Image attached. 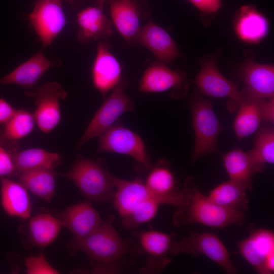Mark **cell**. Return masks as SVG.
Listing matches in <instances>:
<instances>
[{
  "label": "cell",
  "instance_id": "obj_15",
  "mask_svg": "<svg viewBox=\"0 0 274 274\" xmlns=\"http://www.w3.org/2000/svg\"><path fill=\"white\" fill-rule=\"evenodd\" d=\"M122 67L120 62L105 42L98 43L92 70L93 84L104 97L122 80Z\"/></svg>",
  "mask_w": 274,
  "mask_h": 274
},
{
  "label": "cell",
  "instance_id": "obj_11",
  "mask_svg": "<svg viewBox=\"0 0 274 274\" xmlns=\"http://www.w3.org/2000/svg\"><path fill=\"white\" fill-rule=\"evenodd\" d=\"M242 257L259 274L274 272V233L260 228L251 230L248 237L236 242Z\"/></svg>",
  "mask_w": 274,
  "mask_h": 274
},
{
  "label": "cell",
  "instance_id": "obj_40",
  "mask_svg": "<svg viewBox=\"0 0 274 274\" xmlns=\"http://www.w3.org/2000/svg\"><path fill=\"white\" fill-rule=\"evenodd\" d=\"M106 0H95L97 6L99 7L101 9H104V6Z\"/></svg>",
  "mask_w": 274,
  "mask_h": 274
},
{
  "label": "cell",
  "instance_id": "obj_16",
  "mask_svg": "<svg viewBox=\"0 0 274 274\" xmlns=\"http://www.w3.org/2000/svg\"><path fill=\"white\" fill-rule=\"evenodd\" d=\"M134 44L146 47L163 63H170L180 55L178 47L170 35L152 20L141 26Z\"/></svg>",
  "mask_w": 274,
  "mask_h": 274
},
{
  "label": "cell",
  "instance_id": "obj_18",
  "mask_svg": "<svg viewBox=\"0 0 274 274\" xmlns=\"http://www.w3.org/2000/svg\"><path fill=\"white\" fill-rule=\"evenodd\" d=\"M115 193L112 203L120 216L122 218L130 213L142 202L149 199H157L162 204L163 201L151 192L139 177L132 181L123 180L113 176Z\"/></svg>",
  "mask_w": 274,
  "mask_h": 274
},
{
  "label": "cell",
  "instance_id": "obj_1",
  "mask_svg": "<svg viewBox=\"0 0 274 274\" xmlns=\"http://www.w3.org/2000/svg\"><path fill=\"white\" fill-rule=\"evenodd\" d=\"M115 217L109 215L102 224L88 236L71 241L72 255L85 253L91 262L93 273H120L133 266L140 256L134 239H123L113 226Z\"/></svg>",
  "mask_w": 274,
  "mask_h": 274
},
{
  "label": "cell",
  "instance_id": "obj_2",
  "mask_svg": "<svg viewBox=\"0 0 274 274\" xmlns=\"http://www.w3.org/2000/svg\"><path fill=\"white\" fill-rule=\"evenodd\" d=\"M183 186L187 199L173 215V223L176 227L200 224L223 229L231 225L239 227L245 224L246 215L244 212L224 208L212 201L200 191L193 177L187 178Z\"/></svg>",
  "mask_w": 274,
  "mask_h": 274
},
{
  "label": "cell",
  "instance_id": "obj_5",
  "mask_svg": "<svg viewBox=\"0 0 274 274\" xmlns=\"http://www.w3.org/2000/svg\"><path fill=\"white\" fill-rule=\"evenodd\" d=\"M190 109L195 136L191 155L194 163L205 155L219 152L217 139L223 126L210 100L195 96L190 102Z\"/></svg>",
  "mask_w": 274,
  "mask_h": 274
},
{
  "label": "cell",
  "instance_id": "obj_8",
  "mask_svg": "<svg viewBox=\"0 0 274 274\" xmlns=\"http://www.w3.org/2000/svg\"><path fill=\"white\" fill-rule=\"evenodd\" d=\"M188 89L186 73L180 70H172L161 62L152 63L146 69L139 85L141 92H168L174 99L185 96Z\"/></svg>",
  "mask_w": 274,
  "mask_h": 274
},
{
  "label": "cell",
  "instance_id": "obj_17",
  "mask_svg": "<svg viewBox=\"0 0 274 274\" xmlns=\"http://www.w3.org/2000/svg\"><path fill=\"white\" fill-rule=\"evenodd\" d=\"M62 226L82 239L95 231L103 222L98 212L89 201L81 202L66 207L56 216Z\"/></svg>",
  "mask_w": 274,
  "mask_h": 274
},
{
  "label": "cell",
  "instance_id": "obj_6",
  "mask_svg": "<svg viewBox=\"0 0 274 274\" xmlns=\"http://www.w3.org/2000/svg\"><path fill=\"white\" fill-rule=\"evenodd\" d=\"M98 136L97 153L126 155L133 158L146 169L153 166L142 138L126 127L120 119Z\"/></svg>",
  "mask_w": 274,
  "mask_h": 274
},
{
  "label": "cell",
  "instance_id": "obj_10",
  "mask_svg": "<svg viewBox=\"0 0 274 274\" xmlns=\"http://www.w3.org/2000/svg\"><path fill=\"white\" fill-rule=\"evenodd\" d=\"M180 253L193 256L203 254L223 268L227 273L236 274L238 270L230 258L224 244L215 234L211 232H188L177 243Z\"/></svg>",
  "mask_w": 274,
  "mask_h": 274
},
{
  "label": "cell",
  "instance_id": "obj_27",
  "mask_svg": "<svg viewBox=\"0 0 274 274\" xmlns=\"http://www.w3.org/2000/svg\"><path fill=\"white\" fill-rule=\"evenodd\" d=\"M16 174L39 169H55L62 162V156L40 148L27 149L13 154Z\"/></svg>",
  "mask_w": 274,
  "mask_h": 274
},
{
  "label": "cell",
  "instance_id": "obj_22",
  "mask_svg": "<svg viewBox=\"0 0 274 274\" xmlns=\"http://www.w3.org/2000/svg\"><path fill=\"white\" fill-rule=\"evenodd\" d=\"M224 167L229 180L245 188L248 191L252 189V179L256 173L264 171L257 165L249 151L235 148L223 155Z\"/></svg>",
  "mask_w": 274,
  "mask_h": 274
},
{
  "label": "cell",
  "instance_id": "obj_28",
  "mask_svg": "<svg viewBox=\"0 0 274 274\" xmlns=\"http://www.w3.org/2000/svg\"><path fill=\"white\" fill-rule=\"evenodd\" d=\"M63 227L60 220L49 213H41L31 217L28 222L27 231L31 244L39 248L51 244Z\"/></svg>",
  "mask_w": 274,
  "mask_h": 274
},
{
  "label": "cell",
  "instance_id": "obj_39",
  "mask_svg": "<svg viewBox=\"0 0 274 274\" xmlns=\"http://www.w3.org/2000/svg\"><path fill=\"white\" fill-rule=\"evenodd\" d=\"M61 2H65L73 7H75L77 4V0H59Z\"/></svg>",
  "mask_w": 274,
  "mask_h": 274
},
{
  "label": "cell",
  "instance_id": "obj_14",
  "mask_svg": "<svg viewBox=\"0 0 274 274\" xmlns=\"http://www.w3.org/2000/svg\"><path fill=\"white\" fill-rule=\"evenodd\" d=\"M144 183L148 189L161 198L164 204L178 209L186 203V190L184 187L179 189L175 175L165 159H160L149 169Z\"/></svg>",
  "mask_w": 274,
  "mask_h": 274
},
{
  "label": "cell",
  "instance_id": "obj_13",
  "mask_svg": "<svg viewBox=\"0 0 274 274\" xmlns=\"http://www.w3.org/2000/svg\"><path fill=\"white\" fill-rule=\"evenodd\" d=\"M194 83L201 93L212 98H229L237 105L239 97L238 86L220 72L215 58L203 59Z\"/></svg>",
  "mask_w": 274,
  "mask_h": 274
},
{
  "label": "cell",
  "instance_id": "obj_3",
  "mask_svg": "<svg viewBox=\"0 0 274 274\" xmlns=\"http://www.w3.org/2000/svg\"><path fill=\"white\" fill-rule=\"evenodd\" d=\"M60 175L71 181L89 200L98 204L112 203L115 193L113 175L104 159L94 160L79 155L70 169Z\"/></svg>",
  "mask_w": 274,
  "mask_h": 274
},
{
  "label": "cell",
  "instance_id": "obj_21",
  "mask_svg": "<svg viewBox=\"0 0 274 274\" xmlns=\"http://www.w3.org/2000/svg\"><path fill=\"white\" fill-rule=\"evenodd\" d=\"M98 6L88 7L77 14L78 41L83 44L107 39L113 33L112 21Z\"/></svg>",
  "mask_w": 274,
  "mask_h": 274
},
{
  "label": "cell",
  "instance_id": "obj_30",
  "mask_svg": "<svg viewBox=\"0 0 274 274\" xmlns=\"http://www.w3.org/2000/svg\"><path fill=\"white\" fill-rule=\"evenodd\" d=\"M19 182L27 190L48 203L54 196L57 174L54 169H39L20 174Z\"/></svg>",
  "mask_w": 274,
  "mask_h": 274
},
{
  "label": "cell",
  "instance_id": "obj_32",
  "mask_svg": "<svg viewBox=\"0 0 274 274\" xmlns=\"http://www.w3.org/2000/svg\"><path fill=\"white\" fill-rule=\"evenodd\" d=\"M256 163L265 169L266 163L274 162V129L272 126L261 127L254 140L253 148L249 150Z\"/></svg>",
  "mask_w": 274,
  "mask_h": 274
},
{
  "label": "cell",
  "instance_id": "obj_23",
  "mask_svg": "<svg viewBox=\"0 0 274 274\" xmlns=\"http://www.w3.org/2000/svg\"><path fill=\"white\" fill-rule=\"evenodd\" d=\"M110 13L112 24L129 44L134 43L141 27L140 13L132 0H110Z\"/></svg>",
  "mask_w": 274,
  "mask_h": 274
},
{
  "label": "cell",
  "instance_id": "obj_4",
  "mask_svg": "<svg viewBox=\"0 0 274 274\" xmlns=\"http://www.w3.org/2000/svg\"><path fill=\"white\" fill-rule=\"evenodd\" d=\"M138 246L140 256L146 257L145 265L139 272L155 274L161 272L172 261V256L178 255L176 234L159 231L139 230L131 231Z\"/></svg>",
  "mask_w": 274,
  "mask_h": 274
},
{
  "label": "cell",
  "instance_id": "obj_38",
  "mask_svg": "<svg viewBox=\"0 0 274 274\" xmlns=\"http://www.w3.org/2000/svg\"><path fill=\"white\" fill-rule=\"evenodd\" d=\"M16 110L6 100L0 98V124H5L8 121Z\"/></svg>",
  "mask_w": 274,
  "mask_h": 274
},
{
  "label": "cell",
  "instance_id": "obj_36",
  "mask_svg": "<svg viewBox=\"0 0 274 274\" xmlns=\"http://www.w3.org/2000/svg\"><path fill=\"white\" fill-rule=\"evenodd\" d=\"M202 13L212 14L217 13L222 6L221 0H187Z\"/></svg>",
  "mask_w": 274,
  "mask_h": 274
},
{
  "label": "cell",
  "instance_id": "obj_25",
  "mask_svg": "<svg viewBox=\"0 0 274 274\" xmlns=\"http://www.w3.org/2000/svg\"><path fill=\"white\" fill-rule=\"evenodd\" d=\"M261 100L251 96L244 88L240 91L237 104L238 108L233 124L234 132L238 140L251 135L259 127L263 121Z\"/></svg>",
  "mask_w": 274,
  "mask_h": 274
},
{
  "label": "cell",
  "instance_id": "obj_34",
  "mask_svg": "<svg viewBox=\"0 0 274 274\" xmlns=\"http://www.w3.org/2000/svg\"><path fill=\"white\" fill-rule=\"evenodd\" d=\"M24 264L28 274H58L59 272L47 260L43 254L25 258Z\"/></svg>",
  "mask_w": 274,
  "mask_h": 274
},
{
  "label": "cell",
  "instance_id": "obj_24",
  "mask_svg": "<svg viewBox=\"0 0 274 274\" xmlns=\"http://www.w3.org/2000/svg\"><path fill=\"white\" fill-rule=\"evenodd\" d=\"M53 63L42 51L36 52L27 60L0 79V85L15 84L24 88L35 85Z\"/></svg>",
  "mask_w": 274,
  "mask_h": 274
},
{
  "label": "cell",
  "instance_id": "obj_9",
  "mask_svg": "<svg viewBox=\"0 0 274 274\" xmlns=\"http://www.w3.org/2000/svg\"><path fill=\"white\" fill-rule=\"evenodd\" d=\"M26 94L35 99L33 115L38 127L46 134L52 131L60 121V101L67 96L66 91L58 82H50Z\"/></svg>",
  "mask_w": 274,
  "mask_h": 274
},
{
  "label": "cell",
  "instance_id": "obj_20",
  "mask_svg": "<svg viewBox=\"0 0 274 274\" xmlns=\"http://www.w3.org/2000/svg\"><path fill=\"white\" fill-rule=\"evenodd\" d=\"M234 29L242 41L250 44L259 43L268 35L269 22L266 16L255 6H242L234 19Z\"/></svg>",
  "mask_w": 274,
  "mask_h": 274
},
{
  "label": "cell",
  "instance_id": "obj_19",
  "mask_svg": "<svg viewBox=\"0 0 274 274\" xmlns=\"http://www.w3.org/2000/svg\"><path fill=\"white\" fill-rule=\"evenodd\" d=\"M239 76L245 85L244 89L251 96L259 99L273 97V64L247 61L241 66Z\"/></svg>",
  "mask_w": 274,
  "mask_h": 274
},
{
  "label": "cell",
  "instance_id": "obj_31",
  "mask_svg": "<svg viewBox=\"0 0 274 274\" xmlns=\"http://www.w3.org/2000/svg\"><path fill=\"white\" fill-rule=\"evenodd\" d=\"M36 124L33 114L17 110L12 118L0 128V140L15 149L17 141L29 135Z\"/></svg>",
  "mask_w": 274,
  "mask_h": 274
},
{
  "label": "cell",
  "instance_id": "obj_35",
  "mask_svg": "<svg viewBox=\"0 0 274 274\" xmlns=\"http://www.w3.org/2000/svg\"><path fill=\"white\" fill-rule=\"evenodd\" d=\"M16 150L0 140V177L16 174L13 154Z\"/></svg>",
  "mask_w": 274,
  "mask_h": 274
},
{
  "label": "cell",
  "instance_id": "obj_37",
  "mask_svg": "<svg viewBox=\"0 0 274 274\" xmlns=\"http://www.w3.org/2000/svg\"><path fill=\"white\" fill-rule=\"evenodd\" d=\"M261 111L263 121L273 124L274 122V99H262Z\"/></svg>",
  "mask_w": 274,
  "mask_h": 274
},
{
  "label": "cell",
  "instance_id": "obj_26",
  "mask_svg": "<svg viewBox=\"0 0 274 274\" xmlns=\"http://www.w3.org/2000/svg\"><path fill=\"white\" fill-rule=\"evenodd\" d=\"M0 193L1 205L7 215L23 219L29 218L31 200L27 190L20 183L2 177Z\"/></svg>",
  "mask_w": 274,
  "mask_h": 274
},
{
  "label": "cell",
  "instance_id": "obj_33",
  "mask_svg": "<svg viewBox=\"0 0 274 274\" xmlns=\"http://www.w3.org/2000/svg\"><path fill=\"white\" fill-rule=\"evenodd\" d=\"M161 204H162L159 200L154 198L142 202L122 218V226L130 231L138 229L140 225L148 222L155 217Z\"/></svg>",
  "mask_w": 274,
  "mask_h": 274
},
{
  "label": "cell",
  "instance_id": "obj_7",
  "mask_svg": "<svg viewBox=\"0 0 274 274\" xmlns=\"http://www.w3.org/2000/svg\"><path fill=\"white\" fill-rule=\"evenodd\" d=\"M126 87L127 83L122 81L113 89L88 124L77 145V149L112 126L123 114L134 110V103L125 92Z\"/></svg>",
  "mask_w": 274,
  "mask_h": 274
},
{
  "label": "cell",
  "instance_id": "obj_29",
  "mask_svg": "<svg viewBox=\"0 0 274 274\" xmlns=\"http://www.w3.org/2000/svg\"><path fill=\"white\" fill-rule=\"evenodd\" d=\"M247 191L242 185L229 180L214 187L207 196L220 206L244 212L249 209Z\"/></svg>",
  "mask_w": 274,
  "mask_h": 274
},
{
  "label": "cell",
  "instance_id": "obj_12",
  "mask_svg": "<svg viewBox=\"0 0 274 274\" xmlns=\"http://www.w3.org/2000/svg\"><path fill=\"white\" fill-rule=\"evenodd\" d=\"M59 0H38L28 19L44 46L50 45L62 31L66 18Z\"/></svg>",
  "mask_w": 274,
  "mask_h": 274
}]
</instances>
